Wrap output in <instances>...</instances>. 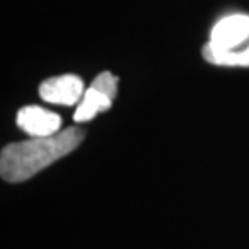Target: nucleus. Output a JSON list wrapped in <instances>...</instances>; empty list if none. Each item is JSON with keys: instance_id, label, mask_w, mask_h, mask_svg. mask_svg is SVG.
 Segmentation results:
<instances>
[{"instance_id": "obj_1", "label": "nucleus", "mask_w": 249, "mask_h": 249, "mask_svg": "<svg viewBox=\"0 0 249 249\" xmlns=\"http://www.w3.org/2000/svg\"><path fill=\"white\" fill-rule=\"evenodd\" d=\"M84 139V131L70 126L52 136L12 142L0 154V175L8 183L26 181L53 162L73 152Z\"/></svg>"}, {"instance_id": "obj_2", "label": "nucleus", "mask_w": 249, "mask_h": 249, "mask_svg": "<svg viewBox=\"0 0 249 249\" xmlns=\"http://www.w3.org/2000/svg\"><path fill=\"white\" fill-rule=\"evenodd\" d=\"M118 78L110 71H102L97 74L91 86L86 89L81 102L74 112V122L86 123L91 122L97 113L107 112L112 107L113 99L117 97Z\"/></svg>"}, {"instance_id": "obj_3", "label": "nucleus", "mask_w": 249, "mask_h": 249, "mask_svg": "<svg viewBox=\"0 0 249 249\" xmlns=\"http://www.w3.org/2000/svg\"><path fill=\"white\" fill-rule=\"evenodd\" d=\"M249 41V15L235 13L225 17L212 28L207 44L217 51H230Z\"/></svg>"}, {"instance_id": "obj_4", "label": "nucleus", "mask_w": 249, "mask_h": 249, "mask_svg": "<svg viewBox=\"0 0 249 249\" xmlns=\"http://www.w3.org/2000/svg\"><path fill=\"white\" fill-rule=\"evenodd\" d=\"M83 79L76 74H60L46 79L39 86V96L42 101L57 106H74L84 96Z\"/></svg>"}, {"instance_id": "obj_5", "label": "nucleus", "mask_w": 249, "mask_h": 249, "mask_svg": "<svg viewBox=\"0 0 249 249\" xmlns=\"http://www.w3.org/2000/svg\"><path fill=\"white\" fill-rule=\"evenodd\" d=\"M17 124L31 138H46L62 131V117L37 106H26L17 113Z\"/></svg>"}, {"instance_id": "obj_6", "label": "nucleus", "mask_w": 249, "mask_h": 249, "mask_svg": "<svg viewBox=\"0 0 249 249\" xmlns=\"http://www.w3.org/2000/svg\"><path fill=\"white\" fill-rule=\"evenodd\" d=\"M204 60L217 67H245L249 68V41L230 51H217L206 44L202 49Z\"/></svg>"}]
</instances>
